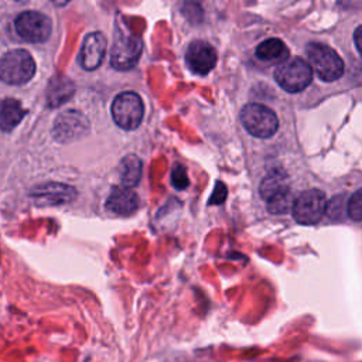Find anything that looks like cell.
<instances>
[{
	"instance_id": "6da1fadb",
	"label": "cell",
	"mask_w": 362,
	"mask_h": 362,
	"mask_svg": "<svg viewBox=\"0 0 362 362\" xmlns=\"http://www.w3.org/2000/svg\"><path fill=\"white\" fill-rule=\"evenodd\" d=\"M311 68L320 80L332 82L344 74V63L331 47L321 43H310L306 48Z\"/></svg>"
},
{
	"instance_id": "7a4b0ae2",
	"label": "cell",
	"mask_w": 362,
	"mask_h": 362,
	"mask_svg": "<svg viewBox=\"0 0 362 362\" xmlns=\"http://www.w3.org/2000/svg\"><path fill=\"white\" fill-rule=\"evenodd\" d=\"M36 74V63L26 50H12L6 53L0 63V77L10 85H23Z\"/></svg>"
},
{
	"instance_id": "3957f363",
	"label": "cell",
	"mask_w": 362,
	"mask_h": 362,
	"mask_svg": "<svg viewBox=\"0 0 362 362\" xmlns=\"http://www.w3.org/2000/svg\"><path fill=\"white\" fill-rule=\"evenodd\" d=\"M240 120L244 128L255 137L268 139L272 137L278 128L279 119L276 113L264 105L248 104L240 112Z\"/></svg>"
},
{
	"instance_id": "277c9868",
	"label": "cell",
	"mask_w": 362,
	"mask_h": 362,
	"mask_svg": "<svg viewBox=\"0 0 362 362\" xmlns=\"http://www.w3.org/2000/svg\"><path fill=\"white\" fill-rule=\"evenodd\" d=\"M276 82L287 92L296 93L306 89L313 80V68L300 57H295L278 65L275 69Z\"/></svg>"
},
{
	"instance_id": "5b68a950",
	"label": "cell",
	"mask_w": 362,
	"mask_h": 362,
	"mask_svg": "<svg viewBox=\"0 0 362 362\" xmlns=\"http://www.w3.org/2000/svg\"><path fill=\"white\" fill-rule=\"evenodd\" d=\"M143 52V41L128 30H117L111 52V64L117 71L133 68Z\"/></svg>"
},
{
	"instance_id": "8992f818",
	"label": "cell",
	"mask_w": 362,
	"mask_h": 362,
	"mask_svg": "<svg viewBox=\"0 0 362 362\" xmlns=\"http://www.w3.org/2000/svg\"><path fill=\"white\" fill-rule=\"evenodd\" d=\"M144 105L136 92L119 93L112 102V116L115 124L125 131L136 129L143 120Z\"/></svg>"
},
{
	"instance_id": "52a82bcc",
	"label": "cell",
	"mask_w": 362,
	"mask_h": 362,
	"mask_svg": "<svg viewBox=\"0 0 362 362\" xmlns=\"http://www.w3.org/2000/svg\"><path fill=\"white\" fill-rule=\"evenodd\" d=\"M327 197L321 190H307L295 200L293 216L302 225H315L327 212Z\"/></svg>"
},
{
	"instance_id": "ba28073f",
	"label": "cell",
	"mask_w": 362,
	"mask_h": 362,
	"mask_svg": "<svg viewBox=\"0 0 362 362\" xmlns=\"http://www.w3.org/2000/svg\"><path fill=\"white\" fill-rule=\"evenodd\" d=\"M19 36L29 43H44L52 36V20L40 12H23L14 21Z\"/></svg>"
},
{
	"instance_id": "9c48e42d",
	"label": "cell",
	"mask_w": 362,
	"mask_h": 362,
	"mask_svg": "<svg viewBox=\"0 0 362 362\" xmlns=\"http://www.w3.org/2000/svg\"><path fill=\"white\" fill-rule=\"evenodd\" d=\"M30 197L37 207H57L74 201L77 190L61 183H45L34 187Z\"/></svg>"
},
{
	"instance_id": "30bf717a",
	"label": "cell",
	"mask_w": 362,
	"mask_h": 362,
	"mask_svg": "<svg viewBox=\"0 0 362 362\" xmlns=\"http://www.w3.org/2000/svg\"><path fill=\"white\" fill-rule=\"evenodd\" d=\"M89 131L87 117L78 111H65L58 115L54 122L53 136L61 143L78 140L84 137Z\"/></svg>"
},
{
	"instance_id": "8fae6325",
	"label": "cell",
	"mask_w": 362,
	"mask_h": 362,
	"mask_svg": "<svg viewBox=\"0 0 362 362\" xmlns=\"http://www.w3.org/2000/svg\"><path fill=\"white\" fill-rule=\"evenodd\" d=\"M216 56L215 48L203 40L192 41L185 53V63L191 72L197 76H207L210 71H212L216 65Z\"/></svg>"
},
{
	"instance_id": "7c38bea8",
	"label": "cell",
	"mask_w": 362,
	"mask_h": 362,
	"mask_svg": "<svg viewBox=\"0 0 362 362\" xmlns=\"http://www.w3.org/2000/svg\"><path fill=\"white\" fill-rule=\"evenodd\" d=\"M106 45L108 43L102 33L95 32L88 34L84 40L80 54V61L82 68L87 71H93L98 68L105 57Z\"/></svg>"
},
{
	"instance_id": "4fadbf2b",
	"label": "cell",
	"mask_w": 362,
	"mask_h": 362,
	"mask_svg": "<svg viewBox=\"0 0 362 362\" xmlns=\"http://www.w3.org/2000/svg\"><path fill=\"white\" fill-rule=\"evenodd\" d=\"M139 197L132 188L113 187L106 200V208L117 215H131L139 208Z\"/></svg>"
},
{
	"instance_id": "5bb4252c",
	"label": "cell",
	"mask_w": 362,
	"mask_h": 362,
	"mask_svg": "<svg viewBox=\"0 0 362 362\" xmlns=\"http://www.w3.org/2000/svg\"><path fill=\"white\" fill-rule=\"evenodd\" d=\"M76 87L71 80L64 76H56L47 89V104L50 108H57L71 100L72 93H74Z\"/></svg>"
},
{
	"instance_id": "9a60e30c",
	"label": "cell",
	"mask_w": 362,
	"mask_h": 362,
	"mask_svg": "<svg viewBox=\"0 0 362 362\" xmlns=\"http://www.w3.org/2000/svg\"><path fill=\"white\" fill-rule=\"evenodd\" d=\"M286 191H291V187H289V177L283 170H280V168L272 170L267 177H264L259 188L262 199L267 203L283 194Z\"/></svg>"
},
{
	"instance_id": "2e32d148",
	"label": "cell",
	"mask_w": 362,
	"mask_h": 362,
	"mask_svg": "<svg viewBox=\"0 0 362 362\" xmlns=\"http://www.w3.org/2000/svg\"><path fill=\"white\" fill-rule=\"evenodd\" d=\"M289 48L279 38H269L260 43L256 48V57L269 64H283L289 60Z\"/></svg>"
},
{
	"instance_id": "e0dca14e",
	"label": "cell",
	"mask_w": 362,
	"mask_h": 362,
	"mask_svg": "<svg viewBox=\"0 0 362 362\" xmlns=\"http://www.w3.org/2000/svg\"><path fill=\"white\" fill-rule=\"evenodd\" d=\"M119 172H120V183H122L124 187L128 188L136 187L142 179L143 163L137 156L129 155L120 161Z\"/></svg>"
},
{
	"instance_id": "ac0fdd59",
	"label": "cell",
	"mask_w": 362,
	"mask_h": 362,
	"mask_svg": "<svg viewBox=\"0 0 362 362\" xmlns=\"http://www.w3.org/2000/svg\"><path fill=\"white\" fill-rule=\"evenodd\" d=\"M24 116V111L19 101L16 100H5L2 102V109H0V126L5 132L13 131Z\"/></svg>"
},
{
	"instance_id": "d6986e66",
	"label": "cell",
	"mask_w": 362,
	"mask_h": 362,
	"mask_svg": "<svg viewBox=\"0 0 362 362\" xmlns=\"http://www.w3.org/2000/svg\"><path fill=\"white\" fill-rule=\"evenodd\" d=\"M293 204L295 200L292 196V191H286L283 194L268 201V210L272 214H284L291 208H293Z\"/></svg>"
},
{
	"instance_id": "ffe728a7",
	"label": "cell",
	"mask_w": 362,
	"mask_h": 362,
	"mask_svg": "<svg viewBox=\"0 0 362 362\" xmlns=\"http://www.w3.org/2000/svg\"><path fill=\"white\" fill-rule=\"evenodd\" d=\"M347 215L355 223L362 221V188L351 196L347 203Z\"/></svg>"
},
{
	"instance_id": "44dd1931",
	"label": "cell",
	"mask_w": 362,
	"mask_h": 362,
	"mask_svg": "<svg viewBox=\"0 0 362 362\" xmlns=\"http://www.w3.org/2000/svg\"><path fill=\"white\" fill-rule=\"evenodd\" d=\"M172 184L177 190H185L190 184V180L187 177V172L183 166H176L172 173Z\"/></svg>"
},
{
	"instance_id": "7402d4cb",
	"label": "cell",
	"mask_w": 362,
	"mask_h": 362,
	"mask_svg": "<svg viewBox=\"0 0 362 362\" xmlns=\"http://www.w3.org/2000/svg\"><path fill=\"white\" fill-rule=\"evenodd\" d=\"M227 194H228V190L227 187L224 185V183L218 181L216 183V187L212 192V196H211V200H210V204H216V205H220L223 204L225 200H227Z\"/></svg>"
},
{
	"instance_id": "603a6c76",
	"label": "cell",
	"mask_w": 362,
	"mask_h": 362,
	"mask_svg": "<svg viewBox=\"0 0 362 362\" xmlns=\"http://www.w3.org/2000/svg\"><path fill=\"white\" fill-rule=\"evenodd\" d=\"M343 208H346L344 203H343V196L340 197H335L327 207V212L328 215L331 216L332 220H339L341 216V212H343Z\"/></svg>"
},
{
	"instance_id": "cb8c5ba5",
	"label": "cell",
	"mask_w": 362,
	"mask_h": 362,
	"mask_svg": "<svg viewBox=\"0 0 362 362\" xmlns=\"http://www.w3.org/2000/svg\"><path fill=\"white\" fill-rule=\"evenodd\" d=\"M354 41H355V45L358 48L359 54L362 56V26H359L355 33H354Z\"/></svg>"
},
{
	"instance_id": "d4e9b609",
	"label": "cell",
	"mask_w": 362,
	"mask_h": 362,
	"mask_svg": "<svg viewBox=\"0 0 362 362\" xmlns=\"http://www.w3.org/2000/svg\"><path fill=\"white\" fill-rule=\"evenodd\" d=\"M52 2H53L56 6L63 8V6H65V5L69 2V0H52Z\"/></svg>"
}]
</instances>
